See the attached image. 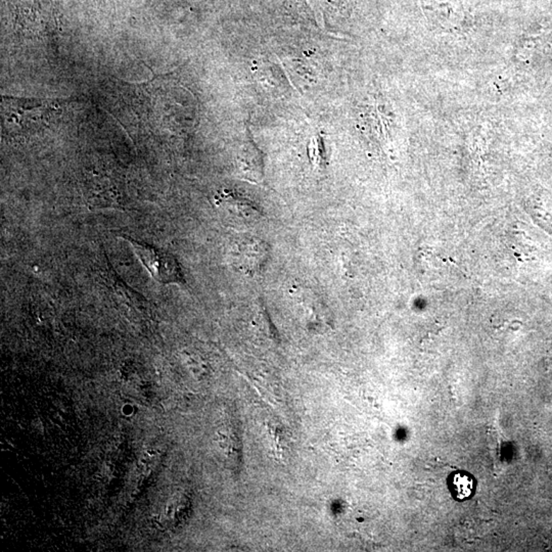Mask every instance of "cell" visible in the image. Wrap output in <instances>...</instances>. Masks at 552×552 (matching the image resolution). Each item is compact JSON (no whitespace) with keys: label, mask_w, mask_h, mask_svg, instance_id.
<instances>
[{"label":"cell","mask_w":552,"mask_h":552,"mask_svg":"<svg viewBox=\"0 0 552 552\" xmlns=\"http://www.w3.org/2000/svg\"><path fill=\"white\" fill-rule=\"evenodd\" d=\"M126 240L131 245L141 264L157 283L163 285H184V277L180 263L173 256L141 240L129 237H126Z\"/></svg>","instance_id":"obj_1"},{"label":"cell","mask_w":552,"mask_h":552,"mask_svg":"<svg viewBox=\"0 0 552 552\" xmlns=\"http://www.w3.org/2000/svg\"><path fill=\"white\" fill-rule=\"evenodd\" d=\"M450 487L458 500H464L473 494L475 483L469 474L457 473L451 478Z\"/></svg>","instance_id":"obj_3"},{"label":"cell","mask_w":552,"mask_h":552,"mask_svg":"<svg viewBox=\"0 0 552 552\" xmlns=\"http://www.w3.org/2000/svg\"><path fill=\"white\" fill-rule=\"evenodd\" d=\"M244 152L245 155L240 160L242 168L249 176V181L259 182L262 178V160L260 153L252 143L245 148Z\"/></svg>","instance_id":"obj_2"}]
</instances>
